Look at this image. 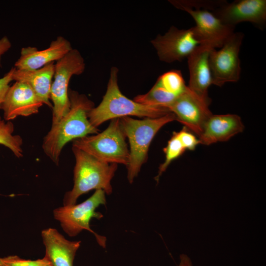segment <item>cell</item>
<instances>
[{"label":"cell","mask_w":266,"mask_h":266,"mask_svg":"<svg viewBox=\"0 0 266 266\" xmlns=\"http://www.w3.org/2000/svg\"><path fill=\"white\" fill-rule=\"evenodd\" d=\"M68 97L70 103L69 111L57 123L52 125L42 145L44 153L57 165L62 149L67 143L99 132L91 124L88 117L94 103L85 95L71 89L68 90Z\"/></svg>","instance_id":"6da1fadb"},{"label":"cell","mask_w":266,"mask_h":266,"mask_svg":"<svg viewBox=\"0 0 266 266\" xmlns=\"http://www.w3.org/2000/svg\"><path fill=\"white\" fill-rule=\"evenodd\" d=\"M224 24L235 27L242 22H250L260 30L266 26V0H226L211 11Z\"/></svg>","instance_id":"8fae6325"},{"label":"cell","mask_w":266,"mask_h":266,"mask_svg":"<svg viewBox=\"0 0 266 266\" xmlns=\"http://www.w3.org/2000/svg\"><path fill=\"white\" fill-rule=\"evenodd\" d=\"M185 150L174 132L168 141L167 146L164 149L166 159L165 162L159 166L158 174L155 178L157 182L171 162L182 155Z\"/></svg>","instance_id":"ffe728a7"},{"label":"cell","mask_w":266,"mask_h":266,"mask_svg":"<svg viewBox=\"0 0 266 266\" xmlns=\"http://www.w3.org/2000/svg\"><path fill=\"white\" fill-rule=\"evenodd\" d=\"M53 266L50 264H49V265L48 266Z\"/></svg>","instance_id":"484cf974"},{"label":"cell","mask_w":266,"mask_h":266,"mask_svg":"<svg viewBox=\"0 0 266 266\" xmlns=\"http://www.w3.org/2000/svg\"><path fill=\"white\" fill-rule=\"evenodd\" d=\"M118 69L111 68L107 90L100 104L93 107L88 117L96 128L105 121L130 116L150 118L164 116L170 112L166 107L151 106L138 103L125 96L118 83Z\"/></svg>","instance_id":"7a4b0ae2"},{"label":"cell","mask_w":266,"mask_h":266,"mask_svg":"<svg viewBox=\"0 0 266 266\" xmlns=\"http://www.w3.org/2000/svg\"><path fill=\"white\" fill-rule=\"evenodd\" d=\"M14 125L11 121L2 120L0 116V144L8 148L17 158L23 156V139L19 135L13 134Z\"/></svg>","instance_id":"d6986e66"},{"label":"cell","mask_w":266,"mask_h":266,"mask_svg":"<svg viewBox=\"0 0 266 266\" xmlns=\"http://www.w3.org/2000/svg\"><path fill=\"white\" fill-rule=\"evenodd\" d=\"M166 108L174 114L176 120L199 137L205 123L212 115L209 105L191 92L187 86L185 91Z\"/></svg>","instance_id":"7c38bea8"},{"label":"cell","mask_w":266,"mask_h":266,"mask_svg":"<svg viewBox=\"0 0 266 266\" xmlns=\"http://www.w3.org/2000/svg\"><path fill=\"white\" fill-rule=\"evenodd\" d=\"M72 147L108 163L127 166L129 162L130 152L120 118L112 119L108 127L100 133L73 140Z\"/></svg>","instance_id":"5b68a950"},{"label":"cell","mask_w":266,"mask_h":266,"mask_svg":"<svg viewBox=\"0 0 266 266\" xmlns=\"http://www.w3.org/2000/svg\"><path fill=\"white\" fill-rule=\"evenodd\" d=\"M169 2L175 7L190 15L196 23L193 30L200 45L212 48H220L234 32L235 27L224 24L210 11L204 8L191 7L177 0Z\"/></svg>","instance_id":"9c48e42d"},{"label":"cell","mask_w":266,"mask_h":266,"mask_svg":"<svg viewBox=\"0 0 266 266\" xmlns=\"http://www.w3.org/2000/svg\"><path fill=\"white\" fill-rule=\"evenodd\" d=\"M41 236L45 247V257L53 266H73L80 241H69L53 228L43 230Z\"/></svg>","instance_id":"e0dca14e"},{"label":"cell","mask_w":266,"mask_h":266,"mask_svg":"<svg viewBox=\"0 0 266 266\" xmlns=\"http://www.w3.org/2000/svg\"><path fill=\"white\" fill-rule=\"evenodd\" d=\"M212 48L199 45L188 57L189 90L202 100L210 104L208 89L212 84L209 64V55Z\"/></svg>","instance_id":"5bb4252c"},{"label":"cell","mask_w":266,"mask_h":266,"mask_svg":"<svg viewBox=\"0 0 266 266\" xmlns=\"http://www.w3.org/2000/svg\"><path fill=\"white\" fill-rule=\"evenodd\" d=\"M244 37L242 32H234L219 49L212 48L209 64L212 84L221 87L228 82H236L240 77L239 53Z\"/></svg>","instance_id":"ba28073f"},{"label":"cell","mask_w":266,"mask_h":266,"mask_svg":"<svg viewBox=\"0 0 266 266\" xmlns=\"http://www.w3.org/2000/svg\"><path fill=\"white\" fill-rule=\"evenodd\" d=\"M176 120L171 112L158 118L138 120L130 117L120 118L122 130L130 146L127 177L130 183L137 176L145 162L150 143L158 132L166 124Z\"/></svg>","instance_id":"277c9868"},{"label":"cell","mask_w":266,"mask_h":266,"mask_svg":"<svg viewBox=\"0 0 266 266\" xmlns=\"http://www.w3.org/2000/svg\"><path fill=\"white\" fill-rule=\"evenodd\" d=\"M72 150L75 158L74 184L71 190L65 195L64 205L75 204L80 196L94 189H101L105 194H111V181L117 169V164L100 161L74 147Z\"/></svg>","instance_id":"3957f363"},{"label":"cell","mask_w":266,"mask_h":266,"mask_svg":"<svg viewBox=\"0 0 266 266\" xmlns=\"http://www.w3.org/2000/svg\"><path fill=\"white\" fill-rule=\"evenodd\" d=\"M50 264L45 256L36 260L23 259L17 256L0 258V266H47Z\"/></svg>","instance_id":"44dd1931"},{"label":"cell","mask_w":266,"mask_h":266,"mask_svg":"<svg viewBox=\"0 0 266 266\" xmlns=\"http://www.w3.org/2000/svg\"><path fill=\"white\" fill-rule=\"evenodd\" d=\"M244 126L237 115H212L205 123L199 136L200 144L210 145L226 141L243 132Z\"/></svg>","instance_id":"2e32d148"},{"label":"cell","mask_w":266,"mask_h":266,"mask_svg":"<svg viewBox=\"0 0 266 266\" xmlns=\"http://www.w3.org/2000/svg\"><path fill=\"white\" fill-rule=\"evenodd\" d=\"M13 70L14 67L0 78V109L10 87V83L13 81L12 77Z\"/></svg>","instance_id":"603a6c76"},{"label":"cell","mask_w":266,"mask_h":266,"mask_svg":"<svg viewBox=\"0 0 266 266\" xmlns=\"http://www.w3.org/2000/svg\"><path fill=\"white\" fill-rule=\"evenodd\" d=\"M44 104L33 90L26 83L15 81L7 91L1 109L5 121L18 116H29L38 112Z\"/></svg>","instance_id":"4fadbf2b"},{"label":"cell","mask_w":266,"mask_h":266,"mask_svg":"<svg viewBox=\"0 0 266 266\" xmlns=\"http://www.w3.org/2000/svg\"><path fill=\"white\" fill-rule=\"evenodd\" d=\"M178 266H193L190 258L185 254L180 256V262Z\"/></svg>","instance_id":"d4e9b609"},{"label":"cell","mask_w":266,"mask_h":266,"mask_svg":"<svg viewBox=\"0 0 266 266\" xmlns=\"http://www.w3.org/2000/svg\"><path fill=\"white\" fill-rule=\"evenodd\" d=\"M11 47V43L9 38L4 36L0 39V66L2 56L7 52Z\"/></svg>","instance_id":"cb8c5ba5"},{"label":"cell","mask_w":266,"mask_h":266,"mask_svg":"<svg viewBox=\"0 0 266 266\" xmlns=\"http://www.w3.org/2000/svg\"><path fill=\"white\" fill-rule=\"evenodd\" d=\"M174 133L185 150H194L200 144L199 139L185 127L179 132Z\"/></svg>","instance_id":"7402d4cb"},{"label":"cell","mask_w":266,"mask_h":266,"mask_svg":"<svg viewBox=\"0 0 266 266\" xmlns=\"http://www.w3.org/2000/svg\"><path fill=\"white\" fill-rule=\"evenodd\" d=\"M85 69L84 60L79 51L72 49L55 64L50 92L52 102V125L57 123L69 111L68 85L73 75L82 74Z\"/></svg>","instance_id":"8992f818"},{"label":"cell","mask_w":266,"mask_h":266,"mask_svg":"<svg viewBox=\"0 0 266 266\" xmlns=\"http://www.w3.org/2000/svg\"><path fill=\"white\" fill-rule=\"evenodd\" d=\"M72 49L70 42L62 36L52 41L49 47L43 50H39L32 46L23 47L14 67L18 69H38L58 61Z\"/></svg>","instance_id":"9a60e30c"},{"label":"cell","mask_w":266,"mask_h":266,"mask_svg":"<svg viewBox=\"0 0 266 266\" xmlns=\"http://www.w3.org/2000/svg\"><path fill=\"white\" fill-rule=\"evenodd\" d=\"M151 42L159 59L168 63L187 58L200 45L192 27L179 29L173 26L164 34H158Z\"/></svg>","instance_id":"30bf717a"},{"label":"cell","mask_w":266,"mask_h":266,"mask_svg":"<svg viewBox=\"0 0 266 266\" xmlns=\"http://www.w3.org/2000/svg\"><path fill=\"white\" fill-rule=\"evenodd\" d=\"M54 62L33 70L18 69L14 67L13 80L28 84L42 100L44 104L52 108L50 92L54 71Z\"/></svg>","instance_id":"ac0fdd59"},{"label":"cell","mask_w":266,"mask_h":266,"mask_svg":"<svg viewBox=\"0 0 266 266\" xmlns=\"http://www.w3.org/2000/svg\"><path fill=\"white\" fill-rule=\"evenodd\" d=\"M106 203L105 193L101 189L96 190L88 199L78 204L64 205L53 211L54 218L60 222L63 230L70 236H75L83 230L95 234L98 243L105 247L106 238L95 233L90 226L92 218L100 219L103 215L96 209Z\"/></svg>","instance_id":"52a82bcc"}]
</instances>
